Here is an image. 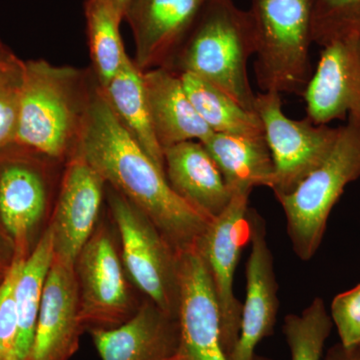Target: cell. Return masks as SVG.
<instances>
[{
	"label": "cell",
	"instance_id": "obj_20",
	"mask_svg": "<svg viewBox=\"0 0 360 360\" xmlns=\"http://www.w3.org/2000/svg\"><path fill=\"white\" fill-rule=\"evenodd\" d=\"M232 194L271 187L274 161L264 135L213 134L203 142Z\"/></svg>",
	"mask_w": 360,
	"mask_h": 360
},
{
	"label": "cell",
	"instance_id": "obj_13",
	"mask_svg": "<svg viewBox=\"0 0 360 360\" xmlns=\"http://www.w3.org/2000/svg\"><path fill=\"white\" fill-rule=\"evenodd\" d=\"M302 96L307 117L315 124L347 117L360 125V35L322 47Z\"/></svg>",
	"mask_w": 360,
	"mask_h": 360
},
{
	"label": "cell",
	"instance_id": "obj_28",
	"mask_svg": "<svg viewBox=\"0 0 360 360\" xmlns=\"http://www.w3.org/2000/svg\"><path fill=\"white\" fill-rule=\"evenodd\" d=\"M330 317L341 345L347 347L360 345V283L335 296Z\"/></svg>",
	"mask_w": 360,
	"mask_h": 360
},
{
	"label": "cell",
	"instance_id": "obj_18",
	"mask_svg": "<svg viewBox=\"0 0 360 360\" xmlns=\"http://www.w3.org/2000/svg\"><path fill=\"white\" fill-rule=\"evenodd\" d=\"M165 176L179 198L208 219H217L232 200L231 189L212 156L200 141L163 149Z\"/></svg>",
	"mask_w": 360,
	"mask_h": 360
},
{
	"label": "cell",
	"instance_id": "obj_1",
	"mask_svg": "<svg viewBox=\"0 0 360 360\" xmlns=\"http://www.w3.org/2000/svg\"><path fill=\"white\" fill-rule=\"evenodd\" d=\"M108 186L139 208L175 250L198 243L212 219L179 198L125 129L96 84L77 151Z\"/></svg>",
	"mask_w": 360,
	"mask_h": 360
},
{
	"label": "cell",
	"instance_id": "obj_2",
	"mask_svg": "<svg viewBox=\"0 0 360 360\" xmlns=\"http://www.w3.org/2000/svg\"><path fill=\"white\" fill-rule=\"evenodd\" d=\"M96 84L92 70L25 61L15 146L65 165L77 151Z\"/></svg>",
	"mask_w": 360,
	"mask_h": 360
},
{
	"label": "cell",
	"instance_id": "obj_21",
	"mask_svg": "<svg viewBox=\"0 0 360 360\" xmlns=\"http://www.w3.org/2000/svg\"><path fill=\"white\" fill-rule=\"evenodd\" d=\"M101 90L116 117L165 174L163 150L151 124L142 71L134 59L127 56L115 77Z\"/></svg>",
	"mask_w": 360,
	"mask_h": 360
},
{
	"label": "cell",
	"instance_id": "obj_17",
	"mask_svg": "<svg viewBox=\"0 0 360 360\" xmlns=\"http://www.w3.org/2000/svg\"><path fill=\"white\" fill-rule=\"evenodd\" d=\"M89 331L101 360H172L179 347V317L148 298L120 326Z\"/></svg>",
	"mask_w": 360,
	"mask_h": 360
},
{
	"label": "cell",
	"instance_id": "obj_4",
	"mask_svg": "<svg viewBox=\"0 0 360 360\" xmlns=\"http://www.w3.org/2000/svg\"><path fill=\"white\" fill-rule=\"evenodd\" d=\"M312 11L314 0H252L255 73L262 92L302 96L312 75Z\"/></svg>",
	"mask_w": 360,
	"mask_h": 360
},
{
	"label": "cell",
	"instance_id": "obj_10",
	"mask_svg": "<svg viewBox=\"0 0 360 360\" xmlns=\"http://www.w3.org/2000/svg\"><path fill=\"white\" fill-rule=\"evenodd\" d=\"M250 195L234 193L226 210L212 219L198 241L213 284L220 314V340L227 359L240 333L243 303L234 295V276L250 239Z\"/></svg>",
	"mask_w": 360,
	"mask_h": 360
},
{
	"label": "cell",
	"instance_id": "obj_25",
	"mask_svg": "<svg viewBox=\"0 0 360 360\" xmlns=\"http://www.w3.org/2000/svg\"><path fill=\"white\" fill-rule=\"evenodd\" d=\"M333 326V319L319 297L302 314L286 315L283 333L291 360H321Z\"/></svg>",
	"mask_w": 360,
	"mask_h": 360
},
{
	"label": "cell",
	"instance_id": "obj_9",
	"mask_svg": "<svg viewBox=\"0 0 360 360\" xmlns=\"http://www.w3.org/2000/svg\"><path fill=\"white\" fill-rule=\"evenodd\" d=\"M75 269L84 331L116 328L136 312L141 304L135 302L122 255L103 220L78 255Z\"/></svg>",
	"mask_w": 360,
	"mask_h": 360
},
{
	"label": "cell",
	"instance_id": "obj_27",
	"mask_svg": "<svg viewBox=\"0 0 360 360\" xmlns=\"http://www.w3.org/2000/svg\"><path fill=\"white\" fill-rule=\"evenodd\" d=\"M28 255L14 252L13 262L0 283V360H20L18 354V314L14 288Z\"/></svg>",
	"mask_w": 360,
	"mask_h": 360
},
{
	"label": "cell",
	"instance_id": "obj_30",
	"mask_svg": "<svg viewBox=\"0 0 360 360\" xmlns=\"http://www.w3.org/2000/svg\"><path fill=\"white\" fill-rule=\"evenodd\" d=\"M25 61L0 39V89L20 86L22 82Z\"/></svg>",
	"mask_w": 360,
	"mask_h": 360
},
{
	"label": "cell",
	"instance_id": "obj_11",
	"mask_svg": "<svg viewBox=\"0 0 360 360\" xmlns=\"http://www.w3.org/2000/svg\"><path fill=\"white\" fill-rule=\"evenodd\" d=\"M179 288V342L172 360H229L220 340L219 303L198 243L180 251Z\"/></svg>",
	"mask_w": 360,
	"mask_h": 360
},
{
	"label": "cell",
	"instance_id": "obj_5",
	"mask_svg": "<svg viewBox=\"0 0 360 360\" xmlns=\"http://www.w3.org/2000/svg\"><path fill=\"white\" fill-rule=\"evenodd\" d=\"M360 179V125L349 122L328 158L292 193L276 200L285 213L286 229L296 257L311 259L319 250L333 206L345 187Z\"/></svg>",
	"mask_w": 360,
	"mask_h": 360
},
{
	"label": "cell",
	"instance_id": "obj_24",
	"mask_svg": "<svg viewBox=\"0 0 360 360\" xmlns=\"http://www.w3.org/2000/svg\"><path fill=\"white\" fill-rule=\"evenodd\" d=\"M189 101L215 134L264 135L257 112L246 110L217 86L191 73H180Z\"/></svg>",
	"mask_w": 360,
	"mask_h": 360
},
{
	"label": "cell",
	"instance_id": "obj_8",
	"mask_svg": "<svg viewBox=\"0 0 360 360\" xmlns=\"http://www.w3.org/2000/svg\"><path fill=\"white\" fill-rule=\"evenodd\" d=\"M255 110L262 120L274 161V195L288 194L319 167L335 146L340 127L317 125L309 117L295 120L283 110L281 94L264 91L255 96Z\"/></svg>",
	"mask_w": 360,
	"mask_h": 360
},
{
	"label": "cell",
	"instance_id": "obj_19",
	"mask_svg": "<svg viewBox=\"0 0 360 360\" xmlns=\"http://www.w3.org/2000/svg\"><path fill=\"white\" fill-rule=\"evenodd\" d=\"M142 80L151 124L162 150L180 142L203 143L214 134L196 112L179 73L151 68L142 71Z\"/></svg>",
	"mask_w": 360,
	"mask_h": 360
},
{
	"label": "cell",
	"instance_id": "obj_15",
	"mask_svg": "<svg viewBox=\"0 0 360 360\" xmlns=\"http://www.w3.org/2000/svg\"><path fill=\"white\" fill-rule=\"evenodd\" d=\"M251 251L246 264V295L240 333L229 360H255L260 341L274 333L279 302L274 257L266 225L255 210L248 212Z\"/></svg>",
	"mask_w": 360,
	"mask_h": 360
},
{
	"label": "cell",
	"instance_id": "obj_7",
	"mask_svg": "<svg viewBox=\"0 0 360 360\" xmlns=\"http://www.w3.org/2000/svg\"><path fill=\"white\" fill-rule=\"evenodd\" d=\"M63 165L16 146L0 153V222L14 252L28 255V238L53 208Z\"/></svg>",
	"mask_w": 360,
	"mask_h": 360
},
{
	"label": "cell",
	"instance_id": "obj_32",
	"mask_svg": "<svg viewBox=\"0 0 360 360\" xmlns=\"http://www.w3.org/2000/svg\"><path fill=\"white\" fill-rule=\"evenodd\" d=\"M131 1L132 0H113L115 6L120 9V13L123 14V18H124L125 11H127V7H129Z\"/></svg>",
	"mask_w": 360,
	"mask_h": 360
},
{
	"label": "cell",
	"instance_id": "obj_6",
	"mask_svg": "<svg viewBox=\"0 0 360 360\" xmlns=\"http://www.w3.org/2000/svg\"><path fill=\"white\" fill-rule=\"evenodd\" d=\"M105 200L117 227L123 266L142 295L177 317L180 251L134 203L106 184Z\"/></svg>",
	"mask_w": 360,
	"mask_h": 360
},
{
	"label": "cell",
	"instance_id": "obj_26",
	"mask_svg": "<svg viewBox=\"0 0 360 360\" xmlns=\"http://www.w3.org/2000/svg\"><path fill=\"white\" fill-rule=\"evenodd\" d=\"M360 35V0H314L312 42L326 45Z\"/></svg>",
	"mask_w": 360,
	"mask_h": 360
},
{
	"label": "cell",
	"instance_id": "obj_23",
	"mask_svg": "<svg viewBox=\"0 0 360 360\" xmlns=\"http://www.w3.org/2000/svg\"><path fill=\"white\" fill-rule=\"evenodd\" d=\"M84 15L91 70L99 87L104 89L129 56L120 34L124 18L113 0H85Z\"/></svg>",
	"mask_w": 360,
	"mask_h": 360
},
{
	"label": "cell",
	"instance_id": "obj_14",
	"mask_svg": "<svg viewBox=\"0 0 360 360\" xmlns=\"http://www.w3.org/2000/svg\"><path fill=\"white\" fill-rule=\"evenodd\" d=\"M210 0H132L124 14L141 71L169 68Z\"/></svg>",
	"mask_w": 360,
	"mask_h": 360
},
{
	"label": "cell",
	"instance_id": "obj_16",
	"mask_svg": "<svg viewBox=\"0 0 360 360\" xmlns=\"http://www.w3.org/2000/svg\"><path fill=\"white\" fill-rule=\"evenodd\" d=\"M79 312L75 264L54 257L44 286L34 338L25 360H70L77 352L84 331Z\"/></svg>",
	"mask_w": 360,
	"mask_h": 360
},
{
	"label": "cell",
	"instance_id": "obj_3",
	"mask_svg": "<svg viewBox=\"0 0 360 360\" xmlns=\"http://www.w3.org/2000/svg\"><path fill=\"white\" fill-rule=\"evenodd\" d=\"M255 51L250 11L238 8L233 0H210L167 68L202 78L255 112L257 94L248 73Z\"/></svg>",
	"mask_w": 360,
	"mask_h": 360
},
{
	"label": "cell",
	"instance_id": "obj_22",
	"mask_svg": "<svg viewBox=\"0 0 360 360\" xmlns=\"http://www.w3.org/2000/svg\"><path fill=\"white\" fill-rule=\"evenodd\" d=\"M53 239L46 226L23 262L14 288L18 314V359L25 360L32 348L47 276L53 262Z\"/></svg>",
	"mask_w": 360,
	"mask_h": 360
},
{
	"label": "cell",
	"instance_id": "obj_12",
	"mask_svg": "<svg viewBox=\"0 0 360 360\" xmlns=\"http://www.w3.org/2000/svg\"><path fill=\"white\" fill-rule=\"evenodd\" d=\"M106 184L78 153L63 165L47 227L53 239L54 257L75 264L98 224Z\"/></svg>",
	"mask_w": 360,
	"mask_h": 360
},
{
	"label": "cell",
	"instance_id": "obj_29",
	"mask_svg": "<svg viewBox=\"0 0 360 360\" xmlns=\"http://www.w3.org/2000/svg\"><path fill=\"white\" fill-rule=\"evenodd\" d=\"M20 86L0 89V153L15 146L20 120Z\"/></svg>",
	"mask_w": 360,
	"mask_h": 360
},
{
	"label": "cell",
	"instance_id": "obj_31",
	"mask_svg": "<svg viewBox=\"0 0 360 360\" xmlns=\"http://www.w3.org/2000/svg\"><path fill=\"white\" fill-rule=\"evenodd\" d=\"M323 360H360V345L347 347L338 343L326 352Z\"/></svg>",
	"mask_w": 360,
	"mask_h": 360
}]
</instances>
